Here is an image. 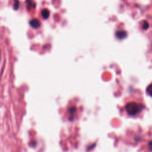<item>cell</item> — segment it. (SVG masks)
I'll use <instances>...</instances> for the list:
<instances>
[{
  "mask_svg": "<svg viewBox=\"0 0 152 152\" xmlns=\"http://www.w3.org/2000/svg\"><path fill=\"white\" fill-rule=\"evenodd\" d=\"M30 25L34 29H38L41 26V22L38 19H32L30 21Z\"/></svg>",
  "mask_w": 152,
  "mask_h": 152,
  "instance_id": "cell-3",
  "label": "cell"
},
{
  "mask_svg": "<svg viewBox=\"0 0 152 152\" xmlns=\"http://www.w3.org/2000/svg\"><path fill=\"white\" fill-rule=\"evenodd\" d=\"M19 6H20V3H19V0H14V5H13L14 10H17L19 8Z\"/></svg>",
  "mask_w": 152,
  "mask_h": 152,
  "instance_id": "cell-6",
  "label": "cell"
},
{
  "mask_svg": "<svg viewBox=\"0 0 152 152\" xmlns=\"http://www.w3.org/2000/svg\"><path fill=\"white\" fill-rule=\"evenodd\" d=\"M115 35L118 39L122 40L125 39L127 36V33L125 30H118V31L116 32Z\"/></svg>",
  "mask_w": 152,
  "mask_h": 152,
  "instance_id": "cell-2",
  "label": "cell"
},
{
  "mask_svg": "<svg viewBox=\"0 0 152 152\" xmlns=\"http://www.w3.org/2000/svg\"><path fill=\"white\" fill-rule=\"evenodd\" d=\"M149 27V24L147 22V21H143V24L142 25V28L144 29V30H147L148 29Z\"/></svg>",
  "mask_w": 152,
  "mask_h": 152,
  "instance_id": "cell-7",
  "label": "cell"
},
{
  "mask_svg": "<svg viewBox=\"0 0 152 152\" xmlns=\"http://www.w3.org/2000/svg\"><path fill=\"white\" fill-rule=\"evenodd\" d=\"M144 106L142 104L131 102L128 103L126 106V110L128 115L134 116L139 113L143 109Z\"/></svg>",
  "mask_w": 152,
  "mask_h": 152,
  "instance_id": "cell-1",
  "label": "cell"
},
{
  "mask_svg": "<svg viewBox=\"0 0 152 152\" xmlns=\"http://www.w3.org/2000/svg\"><path fill=\"white\" fill-rule=\"evenodd\" d=\"M1 76H2V73L0 74V79H1Z\"/></svg>",
  "mask_w": 152,
  "mask_h": 152,
  "instance_id": "cell-8",
  "label": "cell"
},
{
  "mask_svg": "<svg viewBox=\"0 0 152 152\" xmlns=\"http://www.w3.org/2000/svg\"><path fill=\"white\" fill-rule=\"evenodd\" d=\"M41 14H42V16L43 17V18L44 19H48L49 17V15H50V12L47 9H44L42 11H41Z\"/></svg>",
  "mask_w": 152,
  "mask_h": 152,
  "instance_id": "cell-5",
  "label": "cell"
},
{
  "mask_svg": "<svg viewBox=\"0 0 152 152\" xmlns=\"http://www.w3.org/2000/svg\"><path fill=\"white\" fill-rule=\"evenodd\" d=\"M26 4H27V9L28 10L32 9H35L36 7L35 3L34 1H32V0H26Z\"/></svg>",
  "mask_w": 152,
  "mask_h": 152,
  "instance_id": "cell-4",
  "label": "cell"
}]
</instances>
